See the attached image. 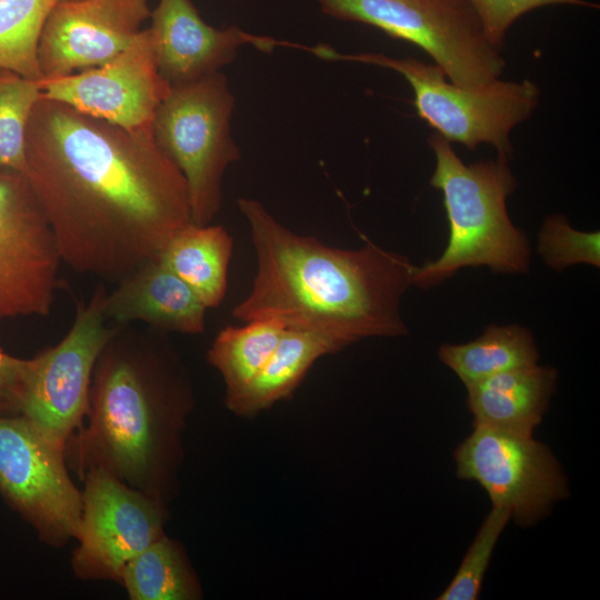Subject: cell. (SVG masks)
Listing matches in <instances>:
<instances>
[{"label": "cell", "instance_id": "19", "mask_svg": "<svg viewBox=\"0 0 600 600\" xmlns=\"http://www.w3.org/2000/svg\"><path fill=\"white\" fill-rule=\"evenodd\" d=\"M232 248V237L223 227L191 221L170 239L158 259L210 309L226 296Z\"/></svg>", "mask_w": 600, "mask_h": 600}, {"label": "cell", "instance_id": "3", "mask_svg": "<svg viewBox=\"0 0 600 600\" xmlns=\"http://www.w3.org/2000/svg\"><path fill=\"white\" fill-rule=\"evenodd\" d=\"M159 332L118 324L93 369L87 423L64 454L81 479L101 468L167 500L193 398L181 361Z\"/></svg>", "mask_w": 600, "mask_h": 600}, {"label": "cell", "instance_id": "14", "mask_svg": "<svg viewBox=\"0 0 600 600\" xmlns=\"http://www.w3.org/2000/svg\"><path fill=\"white\" fill-rule=\"evenodd\" d=\"M150 16L148 0H60L39 42L41 79L110 61L131 44Z\"/></svg>", "mask_w": 600, "mask_h": 600}, {"label": "cell", "instance_id": "5", "mask_svg": "<svg viewBox=\"0 0 600 600\" xmlns=\"http://www.w3.org/2000/svg\"><path fill=\"white\" fill-rule=\"evenodd\" d=\"M318 58L374 64L400 73L411 86L418 116L449 142L468 149L480 143L496 148L510 159V133L527 120L539 103L540 91L530 80L496 81L476 89L458 86L437 64L413 57L403 59L383 53L343 54L327 44L307 47Z\"/></svg>", "mask_w": 600, "mask_h": 600}, {"label": "cell", "instance_id": "25", "mask_svg": "<svg viewBox=\"0 0 600 600\" xmlns=\"http://www.w3.org/2000/svg\"><path fill=\"white\" fill-rule=\"evenodd\" d=\"M510 519L511 512L508 509L492 506L456 574L437 598L438 600H476L479 598L494 547Z\"/></svg>", "mask_w": 600, "mask_h": 600}, {"label": "cell", "instance_id": "20", "mask_svg": "<svg viewBox=\"0 0 600 600\" xmlns=\"http://www.w3.org/2000/svg\"><path fill=\"white\" fill-rule=\"evenodd\" d=\"M438 354L464 386L536 364L539 357L530 330L517 324L488 326L479 338L470 342L442 344Z\"/></svg>", "mask_w": 600, "mask_h": 600}, {"label": "cell", "instance_id": "26", "mask_svg": "<svg viewBox=\"0 0 600 600\" xmlns=\"http://www.w3.org/2000/svg\"><path fill=\"white\" fill-rule=\"evenodd\" d=\"M538 252L552 269L584 263L600 267V234L573 229L566 217H548L538 234Z\"/></svg>", "mask_w": 600, "mask_h": 600}, {"label": "cell", "instance_id": "18", "mask_svg": "<svg viewBox=\"0 0 600 600\" xmlns=\"http://www.w3.org/2000/svg\"><path fill=\"white\" fill-rule=\"evenodd\" d=\"M344 348V343L329 336L286 328L263 369L244 389L226 398V404L241 417L267 410L290 397L318 359Z\"/></svg>", "mask_w": 600, "mask_h": 600}, {"label": "cell", "instance_id": "7", "mask_svg": "<svg viewBox=\"0 0 600 600\" xmlns=\"http://www.w3.org/2000/svg\"><path fill=\"white\" fill-rule=\"evenodd\" d=\"M340 21L374 27L426 51L461 87H484L502 74L500 48L486 37L468 0H317Z\"/></svg>", "mask_w": 600, "mask_h": 600}, {"label": "cell", "instance_id": "16", "mask_svg": "<svg viewBox=\"0 0 600 600\" xmlns=\"http://www.w3.org/2000/svg\"><path fill=\"white\" fill-rule=\"evenodd\" d=\"M207 307L196 292L158 258L106 293L103 311L113 324L148 323L158 331L199 334Z\"/></svg>", "mask_w": 600, "mask_h": 600}, {"label": "cell", "instance_id": "9", "mask_svg": "<svg viewBox=\"0 0 600 600\" xmlns=\"http://www.w3.org/2000/svg\"><path fill=\"white\" fill-rule=\"evenodd\" d=\"M0 494L40 541L59 548L77 539L82 492L69 474L64 449L22 414L0 416Z\"/></svg>", "mask_w": 600, "mask_h": 600}, {"label": "cell", "instance_id": "24", "mask_svg": "<svg viewBox=\"0 0 600 600\" xmlns=\"http://www.w3.org/2000/svg\"><path fill=\"white\" fill-rule=\"evenodd\" d=\"M41 91L34 80L0 72V171L26 176L28 123Z\"/></svg>", "mask_w": 600, "mask_h": 600}, {"label": "cell", "instance_id": "22", "mask_svg": "<svg viewBox=\"0 0 600 600\" xmlns=\"http://www.w3.org/2000/svg\"><path fill=\"white\" fill-rule=\"evenodd\" d=\"M278 320L258 319L221 329L208 350V361L222 376L226 398L244 389L263 369L284 331Z\"/></svg>", "mask_w": 600, "mask_h": 600}, {"label": "cell", "instance_id": "28", "mask_svg": "<svg viewBox=\"0 0 600 600\" xmlns=\"http://www.w3.org/2000/svg\"><path fill=\"white\" fill-rule=\"evenodd\" d=\"M28 362L0 349V416L20 414Z\"/></svg>", "mask_w": 600, "mask_h": 600}, {"label": "cell", "instance_id": "10", "mask_svg": "<svg viewBox=\"0 0 600 600\" xmlns=\"http://www.w3.org/2000/svg\"><path fill=\"white\" fill-rule=\"evenodd\" d=\"M82 480L72 571L81 580L120 583L128 562L164 534L166 500L134 489L101 468L89 469Z\"/></svg>", "mask_w": 600, "mask_h": 600}, {"label": "cell", "instance_id": "1", "mask_svg": "<svg viewBox=\"0 0 600 600\" xmlns=\"http://www.w3.org/2000/svg\"><path fill=\"white\" fill-rule=\"evenodd\" d=\"M26 178L62 262L118 284L191 222L187 182L152 132H133L40 94Z\"/></svg>", "mask_w": 600, "mask_h": 600}, {"label": "cell", "instance_id": "6", "mask_svg": "<svg viewBox=\"0 0 600 600\" xmlns=\"http://www.w3.org/2000/svg\"><path fill=\"white\" fill-rule=\"evenodd\" d=\"M234 96L219 72L171 87L152 120V137L182 173L191 221L211 223L222 204L226 169L241 157L231 136Z\"/></svg>", "mask_w": 600, "mask_h": 600}, {"label": "cell", "instance_id": "11", "mask_svg": "<svg viewBox=\"0 0 600 600\" xmlns=\"http://www.w3.org/2000/svg\"><path fill=\"white\" fill-rule=\"evenodd\" d=\"M457 476L474 481L521 527L536 524L568 496L567 479L547 446L532 436L473 426L454 452Z\"/></svg>", "mask_w": 600, "mask_h": 600}, {"label": "cell", "instance_id": "12", "mask_svg": "<svg viewBox=\"0 0 600 600\" xmlns=\"http://www.w3.org/2000/svg\"><path fill=\"white\" fill-rule=\"evenodd\" d=\"M61 263L53 230L27 178L0 171V323L47 317Z\"/></svg>", "mask_w": 600, "mask_h": 600}, {"label": "cell", "instance_id": "17", "mask_svg": "<svg viewBox=\"0 0 600 600\" xmlns=\"http://www.w3.org/2000/svg\"><path fill=\"white\" fill-rule=\"evenodd\" d=\"M556 381L553 368L536 363L466 386L473 426L533 436L549 407Z\"/></svg>", "mask_w": 600, "mask_h": 600}, {"label": "cell", "instance_id": "21", "mask_svg": "<svg viewBox=\"0 0 600 600\" xmlns=\"http://www.w3.org/2000/svg\"><path fill=\"white\" fill-rule=\"evenodd\" d=\"M120 584L132 600H193L202 594L181 546L166 534L128 562Z\"/></svg>", "mask_w": 600, "mask_h": 600}, {"label": "cell", "instance_id": "15", "mask_svg": "<svg viewBox=\"0 0 600 600\" xmlns=\"http://www.w3.org/2000/svg\"><path fill=\"white\" fill-rule=\"evenodd\" d=\"M149 27L159 72L171 86L194 82L236 60L238 49L252 44L263 52L288 41L251 34L237 26L208 24L191 0H159Z\"/></svg>", "mask_w": 600, "mask_h": 600}, {"label": "cell", "instance_id": "2", "mask_svg": "<svg viewBox=\"0 0 600 600\" xmlns=\"http://www.w3.org/2000/svg\"><path fill=\"white\" fill-rule=\"evenodd\" d=\"M237 204L250 228L257 270L250 292L232 309L236 319L278 320L346 347L408 332L400 300L417 267L408 257L367 239L360 249L330 247L291 231L256 199Z\"/></svg>", "mask_w": 600, "mask_h": 600}, {"label": "cell", "instance_id": "29", "mask_svg": "<svg viewBox=\"0 0 600 600\" xmlns=\"http://www.w3.org/2000/svg\"><path fill=\"white\" fill-rule=\"evenodd\" d=\"M0 72H1V70H0Z\"/></svg>", "mask_w": 600, "mask_h": 600}, {"label": "cell", "instance_id": "27", "mask_svg": "<svg viewBox=\"0 0 600 600\" xmlns=\"http://www.w3.org/2000/svg\"><path fill=\"white\" fill-rule=\"evenodd\" d=\"M478 14L487 39L501 48L509 28L523 14L547 6L599 8L586 0H468Z\"/></svg>", "mask_w": 600, "mask_h": 600}, {"label": "cell", "instance_id": "23", "mask_svg": "<svg viewBox=\"0 0 600 600\" xmlns=\"http://www.w3.org/2000/svg\"><path fill=\"white\" fill-rule=\"evenodd\" d=\"M60 0H0V70L42 78L38 48L46 22Z\"/></svg>", "mask_w": 600, "mask_h": 600}, {"label": "cell", "instance_id": "4", "mask_svg": "<svg viewBox=\"0 0 600 600\" xmlns=\"http://www.w3.org/2000/svg\"><path fill=\"white\" fill-rule=\"evenodd\" d=\"M428 143L436 158L430 183L442 192L449 240L436 261L416 267L412 284L428 289L466 267L526 273L529 240L507 211V199L517 186L509 159L498 156L496 160L466 164L440 134H431Z\"/></svg>", "mask_w": 600, "mask_h": 600}, {"label": "cell", "instance_id": "13", "mask_svg": "<svg viewBox=\"0 0 600 600\" xmlns=\"http://www.w3.org/2000/svg\"><path fill=\"white\" fill-rule=\"evenodd\" d=\"M37 82L42 97L133 132H152L171 89L159 72L149 28L101 66Z\"/></svg>", "mask_w": 600, "mask_h": 600}, {"label": "cell", "instance_id": "8", "mask_svg": "<svg viewBox=\"0 0 600 600\" xmlns=\"http://www.w3.org/2000/svg\"><path fill=\"white\" fill-rule=\"evenodd\" d=\"M106 293L99 284L88 302L78 304L63 339L28 362L20 414L64 451L83 424L97 359L118 327L104 314Z\"/></svg>", "mask_w": 600, "mask_h": 600}]
</instances>
